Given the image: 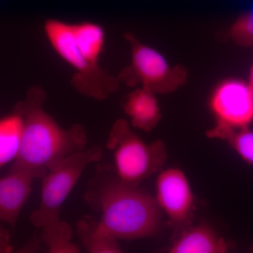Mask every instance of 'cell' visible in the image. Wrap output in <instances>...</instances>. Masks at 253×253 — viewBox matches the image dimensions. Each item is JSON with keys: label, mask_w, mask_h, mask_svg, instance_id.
<instances>
[{"label": "cell", "mask_w": 253, "mask_h": 253, "mask_svg": "<svg viewBox=\"0 0 253 253\" xmlns=\"http://www.w3.org/2000/svg\"><path fill=\"white\" fill-rule=\"evenodd\" d=\"M89 182L84 199L100 213L99 225L118 240H136L154 236L161 222L156 198L139 185L108 177V169L98 166Z\"/></svg>", "instance_id": "6da1fadb"}, {"label": "cell", "mask_w": 253, "mask_h": 253, "mask_svg": "<svg viewBox=\"0 0 253 253\" xmlns=\"http://www.w3.org/2000/svg\"><path fill=\"white\" fill-rule=\"evenodd\" d=\"M42 94L32 92L17 109L24 118L21 148L10 170L33 171L42 178L70 155L86 148L85 129L80 125L63 129L42 109Z\"/></svg>", "instance_id": "7a4b0ae2"}, {"label": "cell", "mask_w": 253, "mask_h": 253, "mask_svg": "<svg viewBox=\"0 0 253 253\" xmlns=\"http://www.w3.org/2000/svg\"><path fill=\"white\" fill-rule=\"evenodd\" d=\"M106 147L113 152L116 175L123 182L133 185H139L161 170L167 158L163 141L146 144L123 120H118L113 125Z\"/></svg>", "instance_id": "3957f363"}, {"label": "cell", "mask_w": 253, "mask_h": 253, "mask_svg": "<svg viewBox=\"0 0 253 253\" xmlns=\"http://www.w3.org/2000/svg\"><path fill=\"white\" fill-rule=\"evenodd\" d=\"M103 150L99 146L86 148L70 155L48 169L42 178L41 203L30 219L36 227L43 228L60 219L61 206L88 166L99 163Z\"/></svg>", "instance_id": "277c9868"}, {"label": "cell", "mask_w": 253, "mask_h": 253, "mask_svg": "<svg viewBox=\"0 0 253 253\" xmlns=\"http://www.w3.org/2000/svg\"><path fill=\"white\" fill-rule=\"evenodd\" d=\"M210 106L216 119L215 126L208 132L210 138L226 140L253 123V91L241 80L221 82L213 91Z\"/></svg>", "instance_id": "5b68a950"}, {"label": "cell", "mask_w": 253, "mask_h": 253, "mask_svg": "<svg viewBox=\"0 0 253 253\" xmlns=\"http://www.w3.org/2000/svg\"><path fill=\"white\" fill-rule=\"evenodd\" d=\"M132 68L143 87L155 93L175 90L186 80V71L180 66L173 68L167 59L154 48L131 40Z\"/></svg>", "instance_id": "8992f818"}, {"label": "cell", "mask_w": 253, "mask_h": 253, "mask_svg": "<svg viewBox=\"0 0 253 253\" xmlns=\"http://www.w3.org/2000/svg\"><path fill=\"white\" fill-rule=\"evenodd\" d=\"M156 201L174 228L190 225L194 196L185 173L179 168L161 171L156 180Z\"/></svg>", "instance_id": "52a82bcc"}, {"label": "cell", "mask_w": 253, "mask_h": 253, "mask_svg": "<svg viewBox=\"0 0 253 253\" xmlns=\"http://www.w3.org/2000/svg\"><path fill=\"white\" fill-rule=\"evenodd\" d=\"M41 178L33 171L10 170L0 178V220L14 227L20 213L31 194L32 185Z\"/></svg>", "instance_id": "ba28073f"}, {"label": "cell", "mask_w": 253, "mask_h": 253, "mask_svg": "<svg viewBox=\"0 0 253 253\" xmlns=\"http://www.w3.org/2000/svg\"><path fill=\"white\" fill-rule=\"evenodd\" d=\"M229 244L224 238L206 224L188 225L169 249L171 253H225Z\"/></svg>", "instance_id": "9c48e42d"}, {"label": "cell", "mask_w": 253, "mask_h": 253, "mask_svg": "<svg viewBox=\"0 0 253 253\" xmlns=\"http://www.w3.org/2000/svg\"><path fill=\"white\" fill-rule=\"evenodd\" d=\"M45 33L51 46L58 54L75 69L83 73L91 72V66L82 56L78 49L72 25L49 21L45 25Z\"/></svg>", "instance_id": "30bf717a"}, {"label": "cell", "mask_w": 253, "mask_h": 253, "mask_svg": "<svg viewBox=\"0 0 253 253\" xmlns=\"http://www.w3.org/2000/svg\"><path fill=\"white\" fill-rule=\"evenodd\" d=\"M124 110L131 125L141 130H152L161 118V110L154 93L144 87L128 96Z\"/></svg>", "instance_id": "8fae6325"}, {"label": "cell", "mask_w": 253, "mask_h": 253, "mask_svg": "<svg viewBox=\"0 0 253 253\" xmlns=\"http://www.w3.org/2000/svg\"><path fill=\"white\" fill-rule=\"evenodd\" d=\"M76 231L88 253H123L118 240L103 229L99 221L91 216L82 218L78 221Z\"/></svg>", "instance_id": "7c38bea8"}, {"label": "cell", "mask_w": 253, "mask_h": 253, "mask_svg": "<svg viewBox=\"0 0 253 253\" xmlns=\"http://www.w3.org/2000/svg\"><path fill=\"white\" fill-rule=\"evenodd\" d=\"M24 118L16 108L0 118V169L17 158L22 139Z\"/></svg>", "instance_id": "4fadbf2b"}, {"label": "cell", "mask_w": 253, "mask_h": 253, "mask_svg": "<svg viewBox=\"0 0 253 253\" xmlns=\"http://www.w3.org/2000/svg\"><path fill=\"white\" fill-rule=\"evenodd\" d=\"M73 29L82 56L95 68L104 45V30L99 25L91 23L73 25Z\"/></svg>", "instance_id": "5bb4252c"}, {"label": "cell", "mask_w": 253, "mask_h": 253, "mask_svg": "<svg viewBox=\"0 0 253 253\" xmlns=\"http://www.w3.org/2000/svg\"><path fill=\"white\" fill-rule=\"evenodd\" d=\"M42 229V239L50 253H81L79 247L72 242L73 231L66 221H55Z\"/></svg>", "instance_id": "9a60e30c"}, {"label": "cell", "mask_w": 253, "mask_h": 253, "mask_svg": "<svg viewBox=\"0 0 253 253\" xmlns=\"http://www.w3.org/2000/svg\"><path fill=\"white\" fill-rule=\"evenodd\" d=\"M229 36L238 45L246 47L253 46V1L249 11L232 23Z\"/></svg>", "instance_id": "2e32d148"}, {"label": "cell", "mask_w": 253, "mask_h": 253, "mask_svg": "<svg viewBox=\"0 0 253 253\" xmlns=\"http://www.w3.org/2000/svg\"><path fill=\"white\" fill-rule=\"evenodd\" d=\"M226 141L240 157L253 165V130L249 127L233 133Z\"/></svg>", "instance_id": "e0dca14e"}, {"label": "cell", "mask_w": 253, "mask_h": 253, "mask_svg": "<svg viewBox=\"0 0 253 253\" xmlns=\"http://www.w3.org/2000/svg\"><path fill=\"white\" fill-rule=\"evenodd\" d=\"M14 251L9 232L0 225V253H11Z\"/></svg>", "instance_id": "ac0fdd59"}, {"label": "cell", "mask_w": 253, "mask_h": 253, "mask_svg": "<svg viewBox=\"0 0 253 253\" xmlns=\"http://www.w3.org/2000/svg\"><path fill=\"white\" fill-rule=\"evenodd\" d=\"M249 84L253 91V64L250 71Z\"/></svg>", "instance_id": "d6986e66"}]
</instances>
